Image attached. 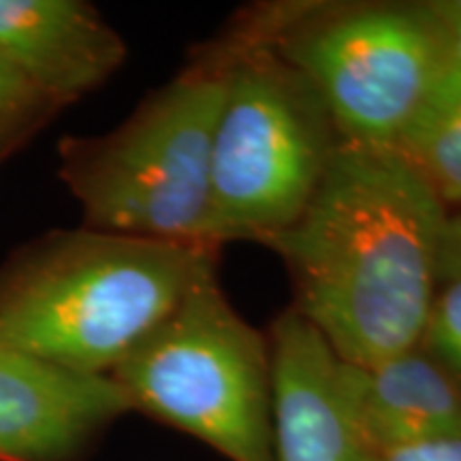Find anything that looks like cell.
<instances>
[{
  "mask_svg": "<svg viewBox=\"0 0 461 461\" xmlns=\"http://www.w3.org/2000/svg\"><path fill=\"white\" fill-rule=\"evenodd\" d=\"M447 214L393 148L339 140L303 214L263 246L338 359L370 367L419 346Z\"/></svg>",
  "mask_w": 461,
  "mask_h": 461,
  "instance_id": "cell-1",
  "label": "cell"
},
{
  "mask_svg": "<svg viewBox=\"0 0 461 461\" xmlns=\"http://www.w3.org/2000/svg\"><path fill=\"white\" fill-rule=\"evenodd\" d=\"M216 263V248L50 230L0 265V346L109 376Z\"/></svg>",
  "mask_w": 461,
  "mask_h": 461,
  "instance_id": "cell-2",
  "label": "cell"
},
{
  "mask_svg": "<svg viewBox=\"0 0 461 461\" xmlns=\"http://www.w3.org/2000/svg\"><path fill=\"white\" fill-rule=\"evenodd\" d=\"M227 75V51L214 43L118 129L60 141L58 176L82 205L84 227L221 250L212 240V149Z\"/></svg>",
  "mask_w": 461,
  "mask_h": 461,
  "instance_id": "cell-3",
  "label": "cell"
},
{
  "mask_svg": "<svg viewBox=\"0 0 461 461\" xmlns=\"http://www.w3.org/2000/svg\"><path fill=\"white\" fill-rule=\"evenodd\" d=\"M227 95L212 149V240H265L312 199L339 132L308 77L241 31L221 41Z\"/></svg>",
  "mask_w": 461,
  "mask_h": 461,
  "instance_id": "cell-4",
  "label": "cell"
},
{
  "mask_svg": "<svg viewBox=\"0 0 461 461\" xmlns=\"http://www.w3.org/2000/svg\"><path fill=\"white\" fill-rule=\"evenodd\" d=\"M132 411L229 461H274L272 344L205 274L109 374Z\"/></svg>",
  "mask_w": 461,
  "mask_h": 461,
  "instance_id": "cell-5",
  "label": "cell"
},
{
  "mask_svg": "<svg viewBox=\"0 0 461 461\" xmlns=\"http://www.w3.org/2000/svg\"><path fill=\"white\" fill-rule=\"evenodd\" d=\"M238 31L308 77L342 140L367 146H393L457 62L453 37L428 3L291 5L258 11Z\"/></svg>",
  "mask_w": 461,
  "mask_h": 461,
  "instance_id": "cell-6",
  "label": "cell"
},
{
  "mask_svg": "<svg viewBox=\"0 0 461 461\" xmlns=\"http://www.w3.org/2000/svg\"><path fill=\"white\" fill-rule=\"evenodd\" d=\"M126 412L132 408L112 376L0 346V461H79Z\"/></svg>",
  "mask_w": 461,
  "mask_h": 461,
  "instance_id": "cell-7",
  "label": "cell"
},
{
  "mask_svg": "<svg viewBox=\"0 0 461 461\" xmlns=\"http://www.w3.org/2000/svg\"><path fill=\"white\" fill-rule=\"evenodd\" d=\"M274 376V461H374L339 393V359L295 308L269 331Z\"/></svg>",
  "mask_w": 461,
  "mask_h": 461,
  "instance_id": "cell-8",
  "label": "cell"
},
{
  "mask_svg": "<svg viewBox=\"0 0 461 461\" xmlns=\"http://www.w3.org/2000/svg\"><path fill=\"white\" fill-rule=\"evenodd\" d=\"M0 54L65 109L124 65L126 43L84 0H0Z\"/></svg>",
  "mask_w": 461,
  "mask_h": 461,
  "instance_id": "cell-9",
  "label": "cell"
},
{
  "mask_svg": "<svg viewBox=\"0 0 461 461\" xmlns=\"http://www.w3.org/2000/svg\"><path fill=\"white\" fill-rule=\"evenodd\" d=\"M339 393L374 457L461 436V383L419 346L378 366L339 361Z\"/></svg>",
  "mask_w": 461,
  "mask_h": 461,
  "instance_id": "cell-10",
  "label": "cell"
},
{
  "mask_svg": "<svg viewBox=\"0 0 461 461\" xmlns=\"http://www.w3.org/2000/svg\"><path fill=\"white\" fill-rule=\"evenodd\" d=\"M445 203H461V67L442 75L393 146Z\"/></svg>",
  "mask_w": 461,
  "mask_h": 461,
  "instance_id": "cell-11",
  "label": "cell"
},
{
  "mask_svg": "<svg viewBox=\"0 0 461 461\" xmlns=\"http://www.w3.org/2000/svg\"><path fill=\"white\" fill-rule=\"evenodd\" d=\"M62 107L0 54V167L26 148Z\"/></svg>",
  "mask_w": 461,
  "mask_h": 461,
  "instance_id": "cell-12",
  "label": "cell"
},
{
  "mask_svg": "<svg viewBox=\"0 0 461 461\" xmlns=\"http://www.w3.org/2000/svg\"><path fill=\"white\" fill-rule=\"evenodd\" d=\"M419 348L461 383V276L438 280Z\"/></svg>",
  "mask_w": 461,
  "mask_h": 461,
  "instance_id": "cell-13",
  "label": "cell"
},
{
  "mask_svg": "<svg viewBox=\"0 0 461 461\" xmlns=\"http://www.w3.org/2000/svg\"><path fill=\"white\" fill-rule=\"evenodd\" d=\"M374 461H461V436L436 438L419 445L393 448Z\"/></svg>",
  "mask_w": 461,
  "mask_h": 461,
  "instance_id": "cell-14",
  "label": "cell"
},
{
  "mask_svg": "<svg viewBox=\"0 0 461 461\" xmlns=\"http://www.w3.org/2000/svg\"><path fill=\"white\" fill-rule=\"evenodd\" d=\"M461 276V210L447 214L438 258V280Z\"/></svg>",
  "mask_w": 461,
  "mask_h": 461,
  "instance_id": "cell-15",
  "label": "cell"
},
{
  "mask_svg": "<svg viewBox=\"0 0 461 461\" xmlns=\"http://www.w3.org/2000/svg\"><path fill=\"white\" fill-rule=\"evenodd\" d=\"M428 9L451 37L461 32V0H434L428 3Z\"/></svg>",
  "mask_w": 461,
  "mask_h": 461,
  "instance_id": "cell-16",
  "label": "cell"
},
{
  "mask_svg": "<svg viewBox=\"0 0 461 461\" xmlns=\"http://www.w3.org/2000/svg\"><path fill=\"white\" fill-rule=\"evenodd\" d=\"M453 45H455V60H457V65L461 67V32L453 37Z\"/></svg>",
  "mask_w": 461,
  "mask_h": 461,
  "instance_id": "cell-17",
  "label": "cell"
}]
</instances>
